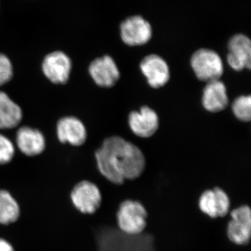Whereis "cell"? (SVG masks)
<instances>
[{
	"label": "cell",
	"mask_w": 251,
	"mask_h": 251,
	"mask_svg": "<svg viewBox=\"0 0 251 251\" xmlns=\"http://www.w3.org/2000/svg\"><path fill=\"white\" fill-rule=\"evenodd\" d=\"M74 62L64 50H52L44 54L40 63L43 77L54 86H65L72 77Z\"/></svg>",
	"instance_id": "3"
},
{
	"label": "cell",
	"mask_w": 251,
	"mask_h": 251,
	"mask_svg": "<svg viewBox=\"0 0 251 251\" xmlns=\"http://www.w3.org/2000/svg\"><path fill=\"white\" fill-rule=\"evenodd\" d=\"M14 63L7 54L0 52V89L9 85L14 79Z\"/></svg>",
	"instance_id": "21"
},
{
	"label": "cell",
	"mask_w": 251,
	"mask_h": 251,
	"mask_svg": "<svg viewBox=\"0 0 251 251\" xmlns=\"http://www.w3.org/2000/svg\"><path fill=\"white\" fill-rule=\"evenodd\" d=\"M95 251H156L150 234L130 235L109 226L92 227Z\"/></svg>",
	"instance_id": "2"
},
{
	"label": "cell",
	"mask_w": 251,
	"mask_h": 251,
	"mask_svg": "<svg viewBox=\"0 0 251 251\" xmlns=\"http://www.w3.org/2000/svg\"><path fill=\"white\" fill-rule=\"evenodd\" d=\"M120 35L126 45L143 46L151 39L152 29L151 25L142 16H131L122 23Z\"/></svg>",
	"instance_id": "10"
},
{
	"label": "cell",
	"mask_w": 251,
	"mask_h": 251,
	"mask_svg": "<svg viewBox=\"0 0 251 251\" xmlns=\"http://www.w3.org/2000/svg\"><path fill=\"white\" fill-rule=\"evenodd\" d=\"M199 208L202 212L212 219L224 217L228 214L230 201L222 188L206 190L200 197Z\"/></svg>",
	"instance_id": "12"
},
{
	"label": "cell",
	"mask_w": 251,
	"mask_h": 251,
	"mask_svg": "<svg viewBox=\"0 0 251 251\" xmlns=\"http://www.w3.org/2000/svg\"><path fill=\"white\" fill-rule=\"evenodd\" d=\"M17 150L10 137L0 132V166L9 165L14 159Z\"/></svg>",
	"instance_id": "19"
},
{
	"label": "cell",
	"mask_w": 251,
	"mask_h": 251,
	"mask_svg": "<svg viewBox=\"0 0 251 251\" xmlns=\"http://www.w3.org/2000/svg\"><path fill=\"white\" fill-rule=\"evenodd\" d=\"M202 103L210 112H219L227 108L228 97L224 82L220 80L207 82L203 90Z\"/></svg>",
	"instance_id": "17"
},
{
	"label": "cell",
	"mask_w": 251,
	"mask_h": 251,
	"mask_svg": "<svg viewBox=\"0 0 251 251\" xmlns=\"http://www.w3.org/2000/svg\"><path fill=\"white\" fill-rule=\"evenodd\" d=\"M191 65L196 77L206 83L219 80L224 74L222 59L212 50H198L191 57Z\"/></svg>",
	"instance_id": "8"
},
{
	"label": "cell",
	"mask_w": 251,
	"mask_h": 251,
	"mask_svg": "<svg viewBox=\"0 0 251 251\" xmlns=\"http://www.w3.org/2000/svg\"><path fill=\"white\" fill-rule=\"evenodd\" d=\"M232 112L238 120L249 122L251 118V98L250 95L241 96L234 100Z\"/></svg>",
	"instance_id": "20"
},
{
	"label": "cell",
	"mask_w": 251,
	"mask_h": 251,
	"mask_svg": "<svg viewBox=\"0 0 251 251\" xmlns=\"http://www.w3.org/2000/svg\"><path fill=\"white\" fill-rule=\"evenodd\" d=\"M69 197L74 207L84 215H94L103 203V194L100 187L87 179L81 180L74 185Z\"/></svg>",
	"instance_id": "4"
},
{
	"label": "cell",
	"mask_w": 251,
	"mask_h": 251,
	"mask_svg": "<svg viewBox=\"0 0 251 251\" xmlns=\"http://www.w3.org/2000/svg\"><path fill=\"white\" fill-rule=\"evenodd\" d=\"M54 135L60 145L80 148L88 140V130L80 117L73 115H64L56 122Z\"/></svg>",
	"instance_id": "5"
},
{
	"label": "cell",
	"mask_w": 251,
	"mask_h": 251,
	"mask_svg": "<svg viewBox=\"0 0 251 251\" xmlns=\"http://www.w3.org/2000/svg\"><path fill=\"white\" fill-rule=\"evenodd\" d=\"M147 219L148 211L138 201L126 200L120 204L117 211L118 229L130 235L143 233L148 224Z\"/></svg>",
	"instance_id": "6"
},
{
	"label": "cell",
	"mask_w": 251,
	"mask_h": 251,
	"mask_svg": "<svg viewBox=\"0 0 251 251\" xmlns=\"http://www.w3.org/2000/svg\"><path fill=\"white\" fill-rule=\"evenodd\" d=\"M140 69L149 85L153 88L158 89L166 85L171 77L168 64L157 54L146 56L140 63Z\"/></svg>",
	"instance_id": "14"
},
{
	"label": "cell",
	"mask_w": 251,
	"mask_h": 251,
	"mask_svg": "<svg viewBox=\"0 0 251 251\" xmlns=\"http://www.w3.org/2000/svg\"><path fill=\"white\" fill-rule=\"evenodd\" d=\"M227 63L237 72L250 69L251 67V42L247 36L242 34L234 35L228 43Z\"/></svg>",
	"instance_id": "13"
},
{
	"label": "cell",
	"mask_w": 251,
	"mask_h": 251,
	"mask_svg": "<svg viewBox=\"0 0 251 251\" xmlns=\"http://www.w3.org/2000/svg\"><path fill=\"white\" fill-rule=\"evenodd\" d=\"M128 125L134 134L140 138H147L156 133L159 125V120L153 109L143 106L140 111L130 112Z\"/></svg>",
	"instance_id": "16"
},
{
	"label": "cell",
	"mask_w": 251,
	"mask_h": 251,
	"mask_svg": "<svg viewBox=\"0 0 251 251\" xmlns=\"http://www.w3.org/2000/svg\"><path fill=\"white\" fill-rule=\"evenodd\" d=\"M14 144L18 153L27 158H36L43 154L48 142L44 132L36 127L22 125L16 128Z\"/></svg>",
	"instance_id": "7"
},
{
	"label": "cell",
	"mask_w": 251,
	"mask_h": 251,
	"mask_svg": "<svg viewBox=\"0 0 251 251\" xmlns=\"http://www.w3.org/2000/svg\"><path fill=\"white\" fill-rule=\"evenodd\" d=\"M21 216V206L9 191L0 188V226H9L17 222Z\"/></svg>",
	"instance_id": "18"
},
{
	"label": "cell",
	"mask_w": 251,
	"mask_h": 251,
	"mask_svg": "<svg viewBox=\"0 0 251 251\" xmlns=\"http://www.w3.org/2000/svg\"><path fill=\"white\" fill-rule=\"evenodd\" d=\"M230 216L227 237L237 245H247L250 242L251 234L250 207L247 205L239 206L231 212Z\"/></svg>",
	"instance_id": "11"
},
{
	"label": "cell",
	"mask_w": 251,
	"mask_h": 251,
	"mask_svg": "<svg viewBox=\"0 0 251 251\" xmlns=\"http://www.w3.org/2000/svg\"><path fill=\"white\" fill-rule=\"evenodd\" d=\"M94 159L100 175L116 185L139 177L146 164L140 148L117 135L103 140L100 148L94 151Z\"/></svg>",
	"instance_id": "1"
},
{
	"label": "cell",
	"mask_w": 251,
	"mask_h": 251,
	"mask_svg": "<svg viewBox=\"0 0 251 251\" xmlns=\"http://www.w3.org/2000/svg\"><path fill=\"white\" fill-rule=\"evenodd\" d=\"M22 107L6 91L0 89V131L16 130L23 125Z\"/></svg>",
	"instance_id": "15"
},
{
	"label": "cell",
	"mask_w": 251,
	"mask_h": 251,
	"mask_svg": "<svg viewBox=\"0 0 251 251\" xmlns=\"http://www.w3.org/2000/svg\"><path fill=\"white\" fill-rule=\"evenodd\" d=\"M0 251H15L14 248L12 244L4 239L0 237Z\"/></svg>",
	"instance_id": "22"
},
{
	"label": "cell",
	"mask_w": 251,
	"mask_h": 251,
	"mask_svg": "<svg viewBox=\"0 0 251 251\" xmlns=\"http://www.w3.org/2000/svg\"><path fill=\"white\" fill-rule=\"evenodd\" d=\"M87 73L94 83L100 88H111L120 77L116 63L108 54L92 59L87 67Z\"/></svg>",
	"instance_id": "9"
}]
</instances>
